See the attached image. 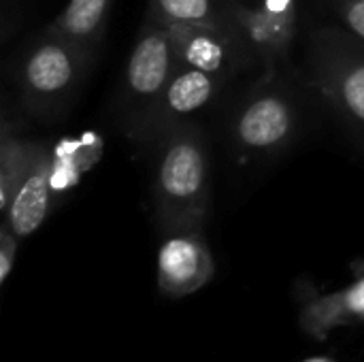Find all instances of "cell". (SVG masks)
<instances>
[{
    "mask_svg": "<svg viewBox=\"0 0 364 362\" xmlns=\"http://www.w3.org/2000/svg\"><path fill=\"white\" fill-rule=\"evenodd\" d=\"M17 241H19V237L2 222V228H0V284H6V280L13 271V265L17 258Z\"/></svg>",
    "mask_w": 364,
    "mask_h": 362,
    "instance_id": "obj_15",
    "label": "cell"
},
{
    "mask_svg": "<svg viewBox=\"0 0 364 362\" xmlns=\"http://www.w3.org/2000/svg\"><path fill=\"white\" fill-rule=\"evenodd\" d=\"M38 143L26 141L19 137H13L9 132V126L4 124L2 130V143H0V211L6 209L11 203L21 177L26 175Z\"/></svg>",
    "mask_w": 364,
    "mask_h": 362,
    "instance_id": "obj_14",
    "label": "cell"
},
{
    "mask_svg": "<svg viewBox=\"0 0 364 362\" xmlns=\"http://www.w3.org/2000/svg\"><path fill=\"white\" fill-rule=\"evenodd\" d=\"M160 230H203L209 207V158L200 132L186 124L160 139L154 173Z\"/></svg>",
    "mask_w": 364,
    "mask_h": 362,
    "instance_id": "obj_1",
    "label": "cell"
},
{
    "mask_svg": "<svg viewBox=\"0 0 364 362\" xmlns=\"http://www.w3.org/2000/svg\"><path fill=\"white\" fill-rule=\"evenodd\" d=\"M311 75L339 115L364 139V43L324 30L311 41Z\"/></svg>",
    "mask_w": 364,
    "mask_h": 362,
    "instance_id": "obj_4",
    "label": "cell"
},
{
    "mask_svg": "<svg viewBox=\"0 0 364 362\" xmlns=\"http://www.w3.org/2000/svg\"><path fill=\"white\" fill-rule=\"evenodd\" d=\"M177 68L173 30L147 17L126 62L119 94V122L126 134L149 141L154 115Z\"/></svg>",
    "mask_w": 364,
    "mask_h": 362,
    "instance_id": "obj_2",
    "label": "cell"
},
{
    "mask_svg": "<svg viewBox=\"0 0 364 362\" xmlns=\"http://www.w3.org/2000/svg\"><path fill=\"white\" fill-rule=\"evenodd\" d=\"M339 15L350 34L364 43V2H337Z\"/></svg>",
    "mask_w": 364,
    "mask_h": 362,
    "instance_id": "obj_16",
    "label": "cell"
},
{
    "mask_svg": "<svg viewBox=\"0 0 364 362\" xmlns=\"http://www.w3.org/2000/svg\"><path fill=\"white\" fill-rule=\"evenodd\" d=\"M111 2L113 0H68L47 30L92 53L102 38Z\"/></svg>",
    "mask_w": 364,
    "mask_h": 362,
    "instance_id": "obj_12",
    "label": "cell"
},
{
    "mask_svg": "<svg viewBox=\"0 0 364 362\" xmlns=\"http://www.w3.org/2000/svg\"><path fill=\"white\" fill-rule=\"evenodd\" d=\"M220 83L222 79L211 73L179 66L158 105V111L151 122L149 141L162 139L168 132L186 126L194 113L203 111L213 100L215 92L220 90Z\"/></svg>",
    "mask_w": 364,
    "mask_h": 362,
    "instance_id": "obj_10",
    "label": "cell"
},
{
    "mask_svg": "<svg viewBox=\"0 0 364 362\" xmlns=\"http://www.w3.org/2000/svg\"><path fill=\"white\" fill-rule=\"evenodd\" d=\"M215 262L203 230L166 233L158 252V288L168 299L194 294L211 282Z\"/></svg>",
    "mask_w": 364,
    "mask_h": 362,
    "instance_id": "obj_7",
    "label": "cell"
},
{
    "mask_svg": "<svg viewBox=\"0 0 364 362\" xmlns=\"http://www.w3.org/2000/svg\"><path fill=\"white\" fill-rule=\"evenodd\" d=\"M179 66L198 68L220 79L228 77L241 58L247 55L230 28L213 26H173Z\"/></svg>",
    "mask_w": 364,
    "mask_h": 362,
    "instance_id": "obj_9",
    "label": "cell"
},
{
    "mask_svg": "<svg viewBox=\"0 0 364 362\" xmlns=\"http://www.w3.org/2000/svg\"><path fill=\"white\" fill-rule=\"evenodd\" d=\"M228 28L241 41L250 58H256L269 75L288 58L296 34L294 0H260L245 4L241 0H222Z\"/></svg>",
    "mask_w": 364,
    "mask_h": 362,
    "instance_id": "obj_5",
    "label": "cell"
},
{
    "mask_svg": "<svg viewBox=\"0 0 364 362\" xmlns=\"http://www.w3.org/2000/svg\"><path fill=\"white\" fill-rule=\"evenodd\" d=\"M337 2H341V0H337ZM343 2H364V0H343Z\"/></svg>",
    "mask_w": 364,
    "mask_h": 362,
    "instance_id": "obj_18",
    "label": "cell"
},
{
    "mask_svg": "<svg viewBox=\"0 0 364 362\" xmlns=\"http://www.w3.org/2000/svg\"><path fill=\"white\" fill-rule=\"evenodd\" d=\"M149 19L173 26L228 28L222 0H149Z\"/></svg>",
    "mask_w": 364,
    "mask_h": 362,
    "instance_id": "obj_13",
    "label": "cell"
},
{
    "mask_svg": "<svg viewBox=\"0 0 364 362\" xmlns=\"http://www.w3.org/2000/svg\"><path fill=\"white\" fill-rule=\"evenodd\" d=\"M296 128L294 102L275 85L254 92L237 111L232 141L243 156H273L288 145Z\"/></svg>",
    "mask_w": 364,
    "mask_h": 362,
    "instance_id": "obj_6",
    "label": "cell"
},
{
    "mask_svg": "<svg viewBox=\"0 0 364 362\" xmlns=\"http://www.w3.org/2000/svg\"><path fill=\"white\" fill-rule=\"evenodd\" d=\"M305 362H333L331 358H322V356H318V358H309V361Z\"/></svg>",
    "mask_w": 364,
    "mask_h": 362,
    "instance_id": "obj_17",
    "label": "cell"
},
{
    "mask_svg": "<svg viewBox=\"0 0 364 362\" xmlns=\"http://www.w3.org/2000/svg\"><path fill=\"white\" fill-rule=\"evenodd\" d=\"M60 169V160L55 151L38 143L36 154L21 177L11 203L2 209V222L19 237L26 239L36 233L49 215L51 209V194H53V179Z\"/></svg>",
    "mask_w": 364,
    "mask_h": 362,
    "instance_id": "obj_8",
    "label": "cell"
},
{
    "mask_svg": "<svg viewBox=\"0 0 364 362\" xmlns=\"http://www.w3.org/2000/svg\"><path fill=\"white\" fill-rule=\"evenodd\" d=\"M87 55L75 43L45 30L26 51L17 73L23 107L38 117L60 115L81 83Z\"/></svg>",
    "mask_w": 364,
    "mask_h": 362,
    "instance_id": "obj_3",
    "label": "cell"
},
{
    "mask_svg": "<svg viewBox=\"0 0 364 362\" xmlns=\"http://www.w3.org/2000/svg\"><path fill=\"white\" fill-rule=\"evenodd\" d=\"M364 322V277L333 294L311 297L301 307V329L316 341H324L337 326Z\"/></svg>",
    "mask_w": 364,
    "mask_h": 362,
    "instance_id": "obj_11",
    "label": "cell"
}]
</instances>
